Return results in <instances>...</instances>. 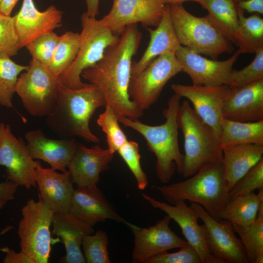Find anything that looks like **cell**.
Returning <instances> with one entry per match:
<instances>
[{
    "label": "cell",
    "instance_id": "cell-1",
    "mask_svg": "<svg viewBox=\"0 0 263 263\" xmlns=\"http://www.w3.org/2000/svg\"><path fill=\"white\" fill-rule=\"evenodd\" d=\"M121 35L116 43L106 49L101 59L83 71L81 77L99 90L118 118L136 119L143 116V111L131 99L129 87L132 58L142 34L135 24L127 26Z\"/></svg>",
    "mask_w": 263,
    "mask_h": 263
},
{
    "label": "cell",
    "instance_id": "cell-2",
    "mask_svg": "<svg viewBox=\"0 0 263 263\" xmlns=\"http://www.w3.org/2000/svg\"><path fill=\"white\" fill-rule=\"evenodd\" d=\"M106 105L103 94L92 84L86 83L76 89L61 84L56 106L46 117V122L61 138L77 136L87 142L98 143L99 139L91 131L90 121L95 111Z\"/></svg>",
    "mask_w": 263,
    "mask_h": 263
},
{
    "label": "cell",
    "instance_id": "cell-3",
    "mask_svg": "<svg viewBox=\"0 0 263 263\" xmlns=\"http://www.w3.org/2000/svg\"><path fill=\"white\" fill-rule=\"evenodd\" d=\"M180 99L175 94L169 99L168 106L163 111L166 120L160 125H147L138 119L118 118L119 122L136 131L145 139L149 150L156 157V175L163 183L170 181L175 169L181 175L183 172V155L179 146L177 121Z\"/></svg>",
    "mask_w": 263,
    "mask_h": 263
},
{
    "label": "cell",
    "instance_id": "cell-4",
    "mask_svg": "<svg viewBox=\"0 0 263 263\" xmlns=\"http://www.w3.org/2000/svg\"><path fill=\"white\" fill-rule=\"evenodd\" d=\"M190 178L169 185L153 186L168 203L188 201L202 206L213 218L220 215L229 200L223 162L206 167Z\"/></svg>",
    "mask_w": 263,
    "mask_h": 263
},
{
    "label": "cell",
    "instance_id": "cell-5",
    "mask_svg": "<svg viewBox=\"0 0 263 263\" xmlns=\"http://www.w3.org/2000/svg\"><path fill=\"white\" fill-rule=\"evenodd\" d=\"M177 121L184 137L182 175L184 177H189L208 166L223 162L219 137L197 114L188 101H184L180 104Z\"/></svg>",
    "mask_w": 263,
    "mask_h": 263
},
{
    "label": "cell",
    "instance_id": "cell-6",
    "mask_svg": "<svg viewBox=\"0 0 263 263\" xmlns=\"http://www.w3.org/2000/svg\"><path fill=\"white\" fill-rule=\"evenodd\" d=\"M170 18L181 45L216 59L234 48L207 16L198 17L187 11L182 4H168Z\"/></svg>",
    "mask_w": 263,
    "mask_h": 263
},
{
    "label": "cell",
    "instance_id": "cell-7",
    "mask_svg": "<svg viewBox=\"0 0 263 263\" xmlns=\"http://www.w3.org/2000/svg\"><path fill=\"white\" fill-rule=\"evenodd\" d=\"M82 30L77 56L70 66L59 76L60 83L72 89L83 87L81 74L102 58L107 48L116 43L119 37L105 26L101 19L84 12L81 16Z\"/></svg>",
    "mask_w": 263,
    "mask_h": 263
},
{
    "label": "cell",
    "instance_id": "cell-8",
    "mask_svg": "<svg viewBox=\"0 0 263 263\" xmlns=\"http://www.w3.org/2000/svg\"><path fill=\"white\" fill-rule=\"evenodd\" d=\"M61 84L59 77L32 58L28 69L19 76L15 93L32 116L46 117L56 106Z\"/></svg>",
    "mask_w": 263,
    "mask_h": 263
},
{
    "label": "cell",
    "instance_id": "cell-9",
    "mask_svg": "<svg viewBox=\"0 0 263 263\" xmlns=\"http://www.w3.org/2000/svg\"><path fill=\"white\" fill-rule=\"evenodd\" d=\"M54 212L38 197V201L28 200L21 209L17 234L20 251L35 263H47L51 251L52 225Z\"/></svg>",
    "mask_w": 263,
    "mask_h": 263
},
{
    "label": "cell",
    "instance_id": "cell-10",
    "mask_svg": "<svg viewBox=\"0 0 263 263\" xmlns=\"http://www.w3.org/2000/svg\"><path fill=\"white\" fill-rule=\"evenodd\" d=\"M182 71L174 52L163 54L152 60L142 71L132 75L129 94L144 111L155 103L168 82Z\"/></svg>",
    "mask_w": 263,
    "mask_h": 263
},
{
    "label": "cell",
    "instance_id": "cell-11",
    "mask_svg": "<svg viewBox=\"0 0 263 263\" xmlns=\"http://www.w3.org/2000/svg\"><path fill=\"white\" fill-rule=\"evenodd\" d=\"M39 163L31 156L24 140L12 133L10 125L0 122V167L5 168L6 180L27 189L36 187Z\"/></svg>",
    "mask_w": 263,
    "mask_h": 263
},
{
    "label": "cell",
    "instance_id": "cell-12",
    "mask_svg": "<svg viewBox=\"0 0 263 263\" xmlns=\"http://www.w3.org/2000/svg\"><path fill=\"white\" fill-rule=\"evenodd\" d=\"M190 206L204 223L207 245L214 257L222 263H248L242 241L230 222L214 219L196 203H191Z\"/></svg>",
    "mask_w": 263,
    "mask_h": 263
},
{
    "label": "cell",
    "instance_id": "cell-13",
    "mask_svg": "<svg viewBox=\"0 0 263 263\" xmlns=\"http://www.w3.org/2000/svg\"><path fill=\"white\" fill-rule=\"evenodd\" d=\"M241 54L237 50L229 58L218 61L207 58L181 45L175 51L182 72L188 75L193 85L206 86H230L233 66Z\"/></svg>",
    "mask_w": 263,
    "mask_h": 263
},
{
    "label": "cell",
    "instance_id": "cell-14",
    "mask_svg": "<svg viewBox=\"0 0 263 263\" xmlns=\"http://www.w3.org/2000/svg\"><path fill=\"white\" fill-rule=\"evenodd\" d=\"M166 5L161 0H113L110 11L101 20L116 35L137 23L145 27H156Z\"/></svg>",
    "mask_w": 263,
    "mask_h": 263
},
{
    "label": "cell",
    "instance_id": "cell-15",
    "mask_svg": "<svg viewBox=\"0 0 263 263\" xmlns=\"http://www.w3.org/2000/svg\"><path fill=\"white\" fill-rule=\"evenodd\" d=\"M171 219L165 216L153 225L141 228L128 222L125 223L134 236L132 262L146 263L151 257L169 250L178 248L187 244L169 227Z\"/></svg>",
    "mask_w": 263,
    "mask_h": 263
},
{
    "label": "cell",
    "instance_id": "cell-16",
    "mask_svg": "<svg viewBox=\"0 0 263 263\" xmlns=\"http://www.w3.org/2000/svg\"><path fill=\"white\" fill-rule=\"evenodd\" d=\"M142 196L152 207L164 212L178 225L186 241L197 252L201 263H222L210 253L204 225L199 224L197 213L185 201L179 200L171 205L148 194H142Z\"/></svg>",
    "mask_w": 263,
    "mask_h": 263
},
{
    "label": "cell",
    "instance_id": "cell-17",
    "mask_svg": "<svg viewBox=\"0 0 263 263\" xmlns=\"http://www.w3.org/2000/svg\"><path fill=\"white\" fill-rule=\"evenodd\" d=\"M230 86H206L172 84L174 94L188 99L197 114L216 132L220 138L222 108Z\"/></svg>",
    "mask_w": 263,
    "mask_h": 263
},
{
    "label": "cell",
    "instance_id": "cell-18",
    "mask_svg": "<svg viewBox=\"0 0 263 263\" xmlns=\"http://www.w3.org/2000/svg\"><path fill=\"white\" fill-rule=\"evenodd\" d=\"M13 19L20 49L39 36L61 27L62 12L54 5L40 11L33 0H23Z\"/></svg>",
    "mask_w": 263,
    "mask_h": 263
},
{
    "label": "cell",
    "instance_id": "cell-19",
    "mask_svg": "<svg viewBox=\"0 0 263 263\" xmlns=\"http://www.w3.org/2000/svg\"><path fill=\"white\" fill-rule=\"evenodd\" d=\"M223 118L240 122L263 120V79L230 87L224 102Z\"/></svg>",
    "mask_w": 263,
    "mask_h": 263
},
{
    "label": "cell",
    "instance_id": "cell-20",
    "mask_svg": "<svg viewBox=\"0 0 263 263\" xmlns=\"http://www.w3.org/2000/svg\"><path fill=\"white\" fill-rule=\"evenodd\" d=\"M114 154L97 145L91 148L78 142L67 171L77 187L96 188L100 174L106 170Z\"/></svg>",
    "mask_w": 263,
    "mask_h": 263
},
{
    "label": "cell",
    "instance_id": "cell-21",
    "mask_svg": "<svg viewBox=\"0 0 263 263\" xmlns=\"http://www.w3.org/2000/svg\"><path fill=\"white\" fill-rule=\"evenodd\" d=\"M24 139L34 160H42L55 170L67 171L78 143L75 138L51 139L47 138L40 129H36L26 132Z\"/></svg>",
    "mask_w": 263,
    "mask_h": 263
},
{
    "label": "cell",
    "instance_id": "cell-22",
    "mask_svg": "<svg viewBox=\"0 0 263 263\" xmlns=\"http://www.w3.org/2000/svg\"><path fill=\"white\" fill-rule=\"evenodd\" d=\"M68 212L93 227L97 223L107 219L119 223L126 222L116 211L98 188L77 187L73 192Z\"/></svg>",
    "mask_w": 263,
    "mask_h": 263
},
{
    "label": "cell",
    "instance_id": "cell-23",
    "mask_svg": "<svg viewBox=\"0 0 263 263\" xmlns=\"http://www.w3.org/2000/svg\"><path fill=\"white\" fill-rule=\"evenodd\" d=\"M208 12L211 22L241 53H255L242 32L239 21L238 3L235 0H192Z\"/></svg>",
    "mask_w": 263,
    "mask_h": 263
},
{
    "label": "cell",
    "instance_id": "cell-24",
    "mask_svg": "<svg viewBox=\"0 0 263 263\" xmlns=\"http://www.w3.org/2000/svg\"><path fill=\"white\" fill-rule=\"evenodd\" d=\"M35 180L38 197L54 213L68 212L75 190L68 171L60 173L39 163L35 169Z\"/></svg>",
    "mask_w": 263,
    "mask_h": 263
},
{
    "label": "cell",
    "instance_id": "cell-25",
    "mask_svg": "<svg viewBox=\"0 0 263 263\" xmlns=\"http://www.w3.org/2000/svg\"><path fill=\"white\" fill-rule=\"evenodd\" d=\"M53 234L60 238L66 250L59 260L64 263H85L81 250L82 241L94 233L91 226L77 219L68 212L54 213L52 218Z\"/></svg>",
    "mask_w": 263,
    "mask_h": 263
},
{
    "label": "cell",
    "instance_id": "cell-26",
    "mask_svg": "<svg viewBox=\"0 0 263 263\" xmlns=\"http://www.w3.org/2000/svg\"><path fill=\"white\" fill-rule=\"evenodd\" d=\"M224 175L229 191L252 167L263 158V145L239 144L222 148Z\"/></svg>",
    "mask_w": 263,
    "mask_h": 263
},
{
    "label": "cell",
    "instance_id": "cell-27",
    "mask_svg": "<svg viewBox=\"0 0 263 263\" xmlns=\"http://www.w3.org/2000/svg\"><path fill=\"white\" fill-rule=\"evenodd\" d=\"M150 40L140 59L132 62L131 74L135 75L142 71L152 60L169 52H174L181 45L171 22L169 5H166L162 18L156 28L148 29Z\"/></svg>",
    "mask_w": 263,
    "mask_h": 263
},
{
    "label": "cell",
    "instance_id": "cell-28",
    "mask_svg": "<svg viewBox=\"0 0 263 263\" xmlns=\"http://www.w3.org/2000/svg\"><path fill=\"white\" fill-rule=\"evenodd\" d=\"M220 141L222 148L244 144L263 145V120L240 122L223 118Z\"/></svg>",
    "mask_w": 263,
    "mask_h": 263
},
{
    "label": "cell",
    "instance_id": "cell-29",
    "mask_svg": "<svg viewBox=\"0 0 263 263\" xmlns=\"http://www.w3.org/2000/svg\"><path fill=\"white\" fill-rule=\"evenodd\" d=\"M262 202L263 188L258 190L257 194L252 192L237 196L226 203L221 211L220 219L241 225H249L255 220Z\"/></svg>",
    "mask_w": 263,
    "mask_h": 263
},
{
    "label": "cell",
    "instance_id": "cell-30",
    "mask_svg": "<svg viewBox=\"0 0 263 263\" xmlns=\"http://www.w3.org/2000/svg\"><path fill=\"white\" fill-rule=\"evenodd\" d=\"M244 247L248 263H263V202L259 207L255 220L249 225L232 224Z\"/></svg>",
    "mask_w": 263,
    "mask_h": 263
},
{
    "label": "cell",
    "instance_id": "cell-31",
    "mask_svg": "<svg viewBox=\"0 0 263 263\" xmlns=\"http://www.w3.org/2000/svg\"><path fill=\"white\" fill-rule=\"evenodd\" d=\"M79 43V33L68 31L59 36L48 67L54 75L59 77L72 64L78 53Z\"/></svg>",
    "mask_w": 263,
    "mask_h": 263
},
{
    "label": "cell",
    "instance_id": "cell-32",
    "mask_svg": "<svg viewBox=\"0 0 263 263\" xmlns=\"http://www.w3.org/2000/svg\"><path fill=\"white\" fill-rule=\"evenodd\" d=\"M8 55L0 54V105L10 108L13 106V97L20 74L28 66L18 64Z\"/></svg>",
    "mask_w": 263,
    "mask_h": 263
},
{
    "label": "cell",
    "instance_id": "cell-33",
    "mask_svg": "<svg viewBox=\"0 0 263 263\" xmlns=\"http://www.w3.org/2000/svg\"><path fill=\"white\" fill-rule=\"evenodd\" d=\"M104 111L99 114L97 123L105 133L108 149L113 153L128 140L121 129L118 118L108 105L105 106Z\"/></svg>",
    "mask_w": 263,
    "mask_h": 263
},
{
    "label": "cell",
    "instance_id": "cell-34",
    "mask_svg": "<svg viewBox=\"0 0 263 263\" xmlns=\"http://www.w3.org/2000/svg\"><path fill=\"white\" fill-rule=\"evenodd\" d=\"M109 240L107 233L99 229L86 236L82 241L83 253L87 263H112L108 251Z\"/></svg>",
    "mask_w": 263,
    "mask_h": 263
},
{
    "label": "cell",
    "instance_id": "cell-35",
    "mask_svg": "<svg viewBox=\"0 0 263 263\" xmlns=\"http://www.w3.org/2000/svg\"><path fill=\"white\" fill-rule=\"evenodd\" d=\"M59 36L54 32L39 36L25 47L32 58L48 67L58 41Z\"/></svg>",
    "mask_w": 263,
    "mask_h": 263
},
{
    "label": "cell",
    "instance_id": "cell-36",
    "mask_svg": "<svg viewBox=\"0 0 263 263\" xmlns=\"http://www.w3.org/2000/svg\"><path fill=\"white\" fill-rule=\"evenodd\" d=\"M139 151L138 143L134 141L128 140L120 147L117 152L133 175L138 189L143 190L148 185V180L141 166Z\"/></svg>",
    "mask_w": 263,
    "mask_h": 263
},
{
    "label": "cell",
    "instance_id": "cell-37",
    "mask_svg": "<svg viewBox=\"0 0 263 263\" xmlns=\"http://www.w3.org/2000/svg\"><path fill=\"white\" fill-rule=\"evenodd\" d=\"M244 13V11L238 7L239 21L242 32L256 53L263 48V19L258 14L255 13L245 17Z\"/></svg>",
    "mask_w": 263,
    "mask_h": 263
},
{
    "label": "cell",
    "instance_id": "cell-38",
    "mask_svg": "<svg viewBox=\"0 0 263 263\" xmlns=\"http://www.w3.org/2000/svg\"><path fill=\"white\" fill-rule=\"evenodd\" d=\"M263 188V158L237 181L229 191V200Z\"/></svg>",
    "mask_w": 263,
    "mask_h": 263
},
{
    "label": "cell",
    "instance_id": "cell-39",
    "mask_svg": "<svg viewBox=\"0 0 263 263\" xmlns=\"http://www.w3.org/2000/svg\"><path fill=\"white\" fill-rule=\"evenodd\" d=\"M253 61L240 70H232L230 87H237L263 79V48L255 53Z\"/></svg>",
    "mask_w": 263,
    "mask_h": 263
},
{
    "label": "cell",
    "instance_id": "cell-40",
    "mask_svg": "<svg viewBox=\"0 0 263 263\" xmlns=\"http://www.w3.org/2000/svg\"><path fill=\"white\" fill-rule=\"evenodd\" d=\"M19 49L13 17L0 14V54L11 57Z\"/></svg>",
    "mask_w": 263,
    "mask_h": 263
},
{
    "label": "cell",
    "instance_id": "cell-41",
    "mask_svg": "<svg viewBox=\"0 0 263 263\" xmlns=\"http://www.w3.org/2000/svg\"><path fill=\"white\" fill-rule=\"evenodd\" d=\"M176 252L167 251L150 258L146 263H201L196 250L189 244L179 248Z\"/></svg>",
    "mask_w": 263,
    "mask_h": 263
},
{
    "label": "cell",
    "instance_id": "cell-42",
    "mask_svg": "<svg viewBox=\"0 0 263 263\" xmlns=\"http://www.w3.org/2000/svg\"><path fill=\"white\" fill-rule=\"evenodd\" d=\"M19 186L8 180L0 182V211L7 203L15 199V195Z\"/></svg>",
    "mask_w": 263,
    "mask_h": 263
},
{
    "label": "cell",
    "instance_id": "cell-43",
    "mask_svg": "<svg viewBox=\"0 0 263 263\" xmlns=\"http://www.w3.org/2000/svg\"><path fill=\"white\" fill-rule=\"evenodd\" d=\"M1 251L5 253L2 260L4 263H35L31 258L20 251L17 252L6 246L2 248Z\"/></svg>",
    "mask_w": 263,
    "mask_h": 263
},
{
    "label": "cell",
    "instance_id": "cell-44",
    "mask_svg": "<svg viewBox=\"0 0 263 263\" xmlns=\"http://www.w3.org/2000/svg\"><path fill=\"white\" fill-rule=\"evenodd\" d=\"M238 7L249 13L263 14V0H244L238 3Z\"/></svg>",
    "mask_w": 263,
    "mask_h": 263
},
{
    "label": "cell",
    "instance_id": "cell-45",
    "mask_svg": "<svg viewBox=\"0 0 263 263\" xmlns=\"http://www.w3.org/2000/svg\"><path fill=\"white\" fill-rule=\"evenodd\" d=\"M19 0H1L0 14L10 16V14Z\"/></svg>",
    "mask_w": 263,
    "mask_h": 263
},
{
    "label": "cell",
    "instance_id": "cell-46",
    "mask_svg": "<svg viewBox=\"0 0 263 263\" xmlns=\"http://www.w3.org/2000/svg\"><path fill=\"white\" fill-rule=\"evenodd\" d=\"M87 5L86 13L91 17L95 18L98 14L99 0H85Z\"/></svg>",
    "mask_w": 263,
    "mask_h": 263
},
{
    "label": "cell",
    "instance_id": "cell-47",
    "mask_svg": "<svg viewBox=\"0 0 263 263\" xmlns=\"http://www.w3.org/2000/svg\"><path fill=\"white\" fill-rule=\"evenodd\" d=\"M166 4H182L184 2L190 1L192 0H161Z\"/></svg>",
    "mask_w": 263,
    "mask_h": 263
},
{
    "label": "cell",
    "instance_id": "cell-48",
    "mask_svg": "<svg viewBox=\"0 0 263 263\" xmlns=\"http://www.w3.org/2000/svg\"><path fill=\"white\" fill-rule=\"evenodd\" d=\"M14 228L13 225H7L0 231V236L6 234ZM2 251V248H0V251Z\"/></svg>",
    "mask_w": 263,
    "mask_h": 263
},
{
    "label": "cell",
    "instance_id": "cell-49",
    "mask_svg": "<svg viewBox=\"0 0 263 263\" xmlns=\"http://www.w3.org/2000/svg\"><path fill=\"white\" fill-rule=\"evenodd\" d=\"M237 3L240 1H243V0H235Z\"/></svg>",
    "mask_w": 263,
    "mask_h": 263
},
{
    "label": "cell",
    "instance_id": "cell-50",
    "mask_svg": "<svg viewBox=\"0 0 263 263\" xmlns=\"http://www.w3.org/2000/svg\"><path fill=\"white\" fill-rule=\"evenodd\" d=\"M1 1V0H0V7Z\"/></svg>",
    "mask_w": 263,
    "mask_h": 263
}]
</instances>
